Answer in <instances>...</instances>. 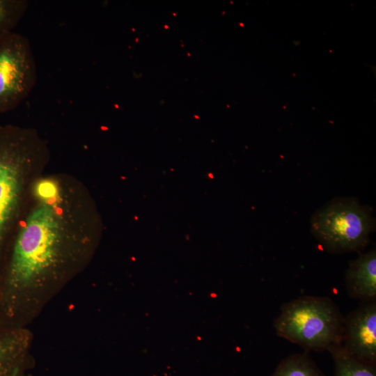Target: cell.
I'll use <instances>...</instances> for the list:
<instances>
[{
  "label": "cell",
  "instance_id": "1",
  "mask_svg": "<svg viewBox=\"0 0 376 376\" xmlns=\"http://www.w3.org/2000/svg\"><path fill=\"white\" fill-rule=\"evenodd\" d=\"M100 234L84 182L65 172L36 178L0 267V322L29 328L87 269Z\"/></svg>",
  "mask_w": 376,
  "mask_h": 376
},
{
  "label": "cell",
  "instance_id": "10",
  "mask_svg": "<svg viewBox=\"0 0 376 376\" xmlns=\"http://www.w3.org/2000/svg\"><path fill=\"white\" fill-rule=\"evenodd\" d=\"M272 376H324L310 355L299 353L283 359Z\"/></svg>",
  "mask_w": 376,
  "mask_h": 376
},
{
  "label": "cell",
  "instance_id": "4",
  "mask_svg": "<svg viewBox=\"0 0 376 376\" xmlns=\"http://www.w3.org/2000/svg\"><path fill=\"white\" fill-rule=\"evenodd\" d=\"M369 210L357 201L334 200L318 210L311 219V230L329 251L343 253L365 247L373 230Z\"/></svg>",
  "mask_w": 376,
  "mask_h": 376
},
{
  "label": "cell",
  "instance_id": "11",
  "mask_svg": "<svg viewBox=\"0 0 376 376\" xmlns=\"http://www.w3.org/2000/svg\"><path fill=\"white\" fill-rule=\"evenodd\" d=\"M29 5L27 0H0V39L14 31L24 17Z\"/></svg>",
  "mask_w": 376,
  "mask_h": 376
},
{
  "label": "cell",
  "instance_id": "7",
  "mask_svg": "<svg viewBox=\"0 0 376 376\" xmlns=\"http://www.w3.org/2000/svg\"><path fill=\"white\" fill-rule=\"evenodd\" d=\"M33 335L29 328L0 322V376H23L31 357Z\"/></svg>",
  "mask_w": 376,
  "mask_h": 376
},
{
  "label": "cell",
  "instance_id": "2",
  "mask_svg": "<svg viewBox=\"0 0 376 376\" xmlns=\"http://www.w3.org/2000/svg\"><path fill=\"white\" fill-rule=\"evenodd\" d=\"M50 159L49 143L36 129L0 124V267L31 187Z\"/></svg>",
  "mask_w": 376,
  "mask_h": 376
},
{
  "label": "cell",
  "instance_id": "8",
  "mask_svg": "<svg viewBox=\"0 0 376 376\" xmlns=\"http://www.w3.org/2000/svg\"><path fill=\"white\" fill-rule=\"evenodd\" d=\"M345 285L350 297L363 302L375 301V249L360 254L350 262L345 274Z\"/></svg>",
  "mask_w": 376,
  "mask_h": 376
},
{
  "label": "cell",
  "instance_id": "5",
  "mask_svg": "<svg viewBox=\"0 0 376 376\" xmlns=\"http://www.w3.org/2000/svg\"><path fill=\"white\" fill-rule=\"evenodd\" d=\"M37 65L27 37L15 31L0 39V114L16 109L33 89Z\"/></svg>",
  "mask_w": 376,
  "mask_h": 376
},
{
  "label": "cell",
  "instance_id": "3",
  "mask_svg": "<svg viewBox=\"0 0 376 376\" xmlns=\"http://www.w3.org/2000/svg\"><path fill=\"white\" fill-rule=\"evenodd\" d=\"M344 318L329 297L304 296L281 306L274 327L278 336L307 351H329L341 345Z\"/></svg>",
  "mask_w": 376,
  "mask_h": 376
},
{
  "label": "cell",
  "instance_id": "9",
  "mask_svg": "<svg viewBox=\"0 0 376 376\" xmlns=\"http://www.w3.org/2000/svg\"><path fill=\"white\" fill-rule=\"evenodd\" d=\"M329 351L334 361V376H376L375 365L356 359L347 353L341 345Z\"/></svg>",
  "mask_w": 376,
  "mask_h": 376
},
{
  "label": "cell",
  "instance_id": "6",
  "mask_svg": "<svg viewBox=\"0 0 376 376\" xmlns=\"http://www.w3.org/2000/svg\"><path fill=\"white\" fill-rule=\"evenodd\" d=\"M341 346L362 362L376 364V303L363 302L344 318Z\"/></svg>",
  "mask_w": 376,
  "mask_h": 376
}]
</instances>
